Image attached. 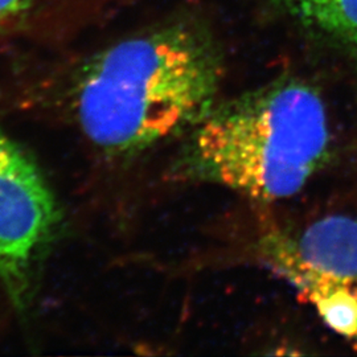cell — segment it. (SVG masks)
Instances as JSON below:
<instances>
[{
  "label": "cell",
  "mask_w": 357,
  "mask_h": 357,
  "mask_svg": "<svg viewBox=\"0 0 357 357\" xmlns=\"http://www.w3.org/2000/svg\"><path fill=\"white\" fill-rule=\"evenodd\" d=\"M220 75L204 32L169 23L90 59L75 81L72 113L91 144L131 156L197 125L216 105Z\"/></svg>",
  "instance_id": "1"
},
{
  "label": "cell",
  "mask_w": 357,
  "mask_h": 357,
  "mask_svg": "<svg viewBox=\"0 0 357 357\" xmlns=\"http://www.w3.org/2000/svg\"><path fill=\"white\" fill-rule=\"evenodd\" d=\"M326 105L303 82L281 81L222 105L192 128L178 166L184 178L259 202L305 188L330 153Z\"/></svg>",
  "instance_id": "2"
},
{
  "label": "cell",
  "mask_w": 357,
  "mask_h": 357,
  "mask_svg": "<svg viewBox=\"0 0 357 357\" xmlns=\"http://www.w3.org/2000/svg\"><path fill=\"white\" fill-rule=\"evenodd\" d=\"M59 221L56 199L38 166L0 128V282L19 311L31 303Z\"/></svg>",
  "instance_id": "3"
},
{
  "label": "cell",
  "mask_w": 357,
  "mask_h": 357,
  "mask_svg": "<svg viewBox=\"0 0 357 357\" xmlns=\"http://www.w3.org/2000/svg\"><path fill=\"white\" fill-rule=\"evenodd\" d=\"M266 252L273 268L315 307L323 321L357 347V281L337 278L307 266L283 238L268 241Z\"/></svg>",
  "instance_id": "4"
},
{
  "label": "cell",
  "mask_w": 357,
  "mask_h": 357,
  "mask_svg": "<svg viewBox=\"0 0 357 357\" xmlns=\"http://www.w3.org/2000/svg\"><path fill=\"white\" fill-rule=\"evenodd\" d=\"M290 243L295 255L317 271L357 281V220L335 216L311 224L296 243Z\"/></svg>",
  "instance_id": "5"
},
{
  "label": "cell",
  "mask_w": 357,
  "mask_h": 357,
  "mask_svg": "<svg viewBox=\"0 0 357 357\" xmlns=\"http://www.w3.org/2000/svg\"><path fill=\"white\" fill-rule=\"evenodd\" d=\"M307 22L357 44V0H290Z\"/></svg>",
  "instance_id": "6"
},
{
  "label": "cell",
  "mask_w": 357,
  "mask_h": 357,
  "mask_svg": "<svg viewBox=\"0 0 357 357\" xmlns=\"http://www.w3.org/2000/svg\"><path fill=\"white\" fill-rule=\"evenodd\" d=\"M31 6V0H0V32L19 17Z\"/></svg>",
  "instance_id": "7"
}]
</instances>
